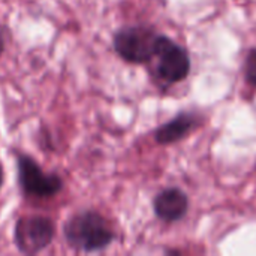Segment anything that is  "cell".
<instances>
[{
    "label": "cell",
    "instance_id": "obj_1",
    "mask_svg": "<svg viewBox=\"0 0 256 256\" xmlns=\"http://www.w3.org/2000/svg\"><path fill=\"white\" fill-rule=\"evenodd\" d=\"M62 232L68 248L82 254L100 252L114 240L106 219L94 210H80L68 216Z\"/></svg>",
    "mask_w": 256,
    "mask_h": 256
},
{
    "label": "cell",
    "instance_id": "obj_2",
    "mask_svg": "<svg viewBox=\"0 0 256 256\" xmlns=\"http://www.w3.org/2000/svg\"><path fill=\"white\" fill-rule=\"evenodd\" d=\"M15 165L16 183L26 198L50 200L58 195L64 188V182L58 174L44 171L39 162L27 153H16Z\"/></svg>",
    "mask_w": 256,
    "mask_h": 256
},
{
    "label": "cell",
    "instance_id": "obj_3",
    "mask_svg": "<svg viewBox=\"0 0 256 256\" xmlns=\"http://www.w3.org/2000/svg\"><path fill=\"white\" fill-rule=\"evenodd\" d=\"M56 237V224L50 216H20L12 230V242L22 255L33 256L46 250Z\"/></svg>",
    "mask_w": 256,
    "mask_h": 256
},
{
    "label": "cell",
    "instance_id": "obj_4",
    "mask_svg": "<svg viewBox=\"0 0 256 256\" xmlns=\"http://www.w3.org/2000/svg\"><path fill=\"white\" fill-rule=\"evenodd\" d=\"M158 36L146 27H123L116 32L112 45L116 52L128 63H147L154 57Z\"/></svg>",
    "mask_w": 256,
    "mask_h": 256
},
{
    "label": "cell",
    "instance_id": "obj_5",
    "mask_svg": "<svg viewBox=\"0 0 256 256\" xmlns=\"http://www.w3.org/2000/svg\"><path fill=\"white\" fill-rule=\"evenodd\" d=\"M154 56L159 58V75L170 81L177 82L188 76L190 69V60L188 52L174 44L170 38L158 36L156 46H154Z\"/></svg>",
    "mask_w": 256,
    "mask_h": 256
},
{
    "label": "cell",
    "instance_id": "obj_6",
    "mask_svg": "<svg viewBox=\"0 0 256 256\" xmlns=\"http://www.w3.org/2000/svg\"><path fill=\"white\" fill-rule=\"evenodd\" d=\"M188 210V196L180 189H166L156 196L154 212L156 214L166 220L174 222L186 214Z\"/></svg>",
    "mask_w": 256,
    "mask_h": 256
},
{
    "label": "cell",
    "instance_id": "obj_7",
    "mask_svg": "<svg viewBox=\"0 0 256 256\" xmlns=\"http://www.w3.org/2000/svg\"><path fill=\"white\" fill-rule=\"evenodd\" d=\"M195 124V118L189 114H180L174 120L168 122L156 132V141L160 144H170L182 140Z\"/></svg>",
    "mask_w": 256,
    "mask_h": 256
},
{
    "label": "cell",
    "instance_id": "obj_8",
    "mask_svg": "<svg viewBox=\"0 0 256 256\" xmlns=\"http://www.w3.org/2000/svg\"><path fill=\"white\" fill-rule=\"evenodd\" d=\"M244 70H246V80L256 86V50L252 51L246 60V66H244Z\"/></svg>",
    "mask_w": 256,
    "mask_h": 256
},
{
    "label": "cell",
    "instance_id": "obj_9",
    "mask_svg": "<svg viewBox=\"0 0 256 256\" xmlns=\"http://www.w3.org/2000/svg\"><path fill=\"white\" fill-rule=\"evenodd\" d=\"M4 50H6V34H4V30L0 27V57L3 56Z\"/></svg>",
    "mask_w": 256,
    "mask_h": 256
},
{
    "label": "cell",
    "instance_id": "obj_10",
    "mask_svg": "<svg viewBox=\"0 0 256 256\" xmlns=\"http://www.w3.org/2000/svg\"><path fill=\"white\" fill-rule=\"evenodd\" d=\"M3 183H4V168H3V164L0 162V190L3 188Z\"/></svg>",
    "mask_w": 256,
    "mask_h": 256
}]
</instances>
